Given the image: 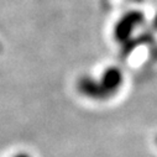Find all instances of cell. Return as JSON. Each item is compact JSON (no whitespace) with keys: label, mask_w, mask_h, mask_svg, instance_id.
<instances>
[{"label":"cell","mask_w":157,"mask_h":157,"mask_svg":"<svg viewBox=\"0 0 157 157\" xmlns=\"http://www.w3.org/2000/svg\"><path fill=\"white\" fill-rule=\"evenodd\" d=\"M10 157H32V155L27 151H17V152L13 153Z\"/></svg>","instance_id":"1"}]
</instances>
